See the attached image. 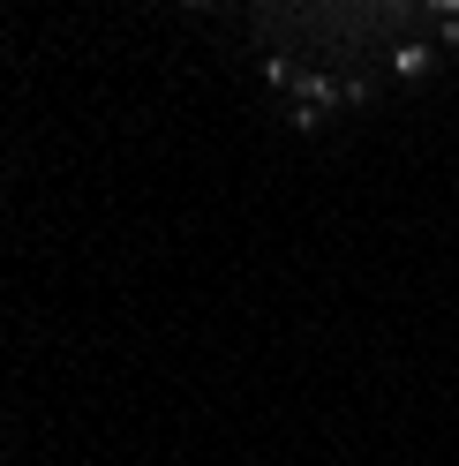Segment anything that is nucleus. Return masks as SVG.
I'll return each mask as SVG.
<instances>
[{"label": "nucleus", "mask_w": 459, "mask_h": 466, "mask_svg": "<svg viewBox=\"0 0 459 466\" xmlns=\"http://www.w3.org/2000/svg\"><path fill=\"white\" fill-rule=\"evenodd\" d=\"M196 8L294 121H339L459 68V0H196Z\"/></svg>", "instance_id": "1"}]
</instances>
